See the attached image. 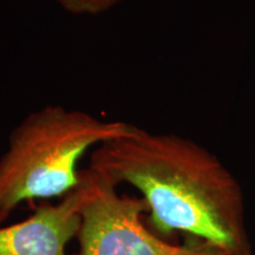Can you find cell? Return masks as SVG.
<instances>
[{"label":"cell","mask_w":255,"mask_h":255,"mask_svg":"<svg viewBox=\"0 0 255 255\" xmlns=\"http://www.w3.org/2000/svg\"><path fill=\"white\" fill-rule=\"evenodd\" d=\"M89 168L138 190L156 231L187 233L225 255H252L240 184L196 142L135 126L92 150Z\"/></svg>","instance_id":"1"},{"label":"cell","mask_w":255,"mask_h":255,"mask_svg":"<svg viewBox=\"0 0 255 255\" xmlns=\"http://www.w3.org/2000/svg\"><path fill=\"white\" fill-rule=\"evenodd\" d=\"M135 124L49 104L18 124L0 157V223L23 202L64 197L81 182L88 151L132 131Z\"/></svg>","instance_id":"2"},{"label":"cell","mask_w":255,"mask_h":255,"mask_svg":"<svg viewBox=\"0 0 255 255\" xmlns=\"http://www.w3.org/2000/svg\"><path fill=\"white\" fill-rule=\"evenodd\" d=\"M79 186L78 255H225L206 244L177 246L161 240L143 223L145 201L120 195L115 184L90 168L81 171Z\"/></svg>","instance_id":"3"},{"label":"cell","mask_w":255,"mask_h":255,"mask_svg":"<svg viewBox=\"0 0 255 255\" xmlns=\"http://www.w3.org/2000/svg\"><path fill=\"white\" fill-rule=\"evenodd\" d=\"M81 186L58 203H45L24 221L0 227V255H66L81 226Z\"/></svg>","instance_id":"4"},{"label":"cell","mask_w":255,"mask_h":255,"mask_svg":"<svg viewBox=\"0 0 255 255\" xmlns=\"http://www.w3.org/2000/svg\"><path fill=\"white\" fill-rule=\"evenodd\" d=\"M69 13L75 15H98L108 12L122 0H56Z\"/></svg>","instance_id":"5"}]
</instances>
